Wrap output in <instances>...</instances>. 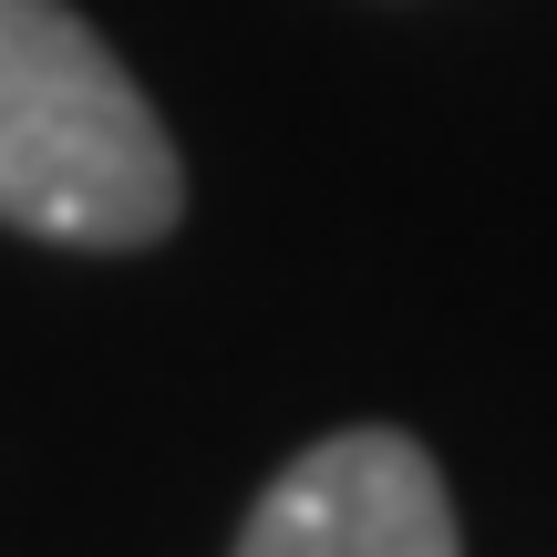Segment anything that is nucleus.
Here are the masks:
<instances>
[{
  "mask_svg": "<svg viewBox=\"0 0 557 557\" xmlns=\"http://www.w3.org/2000/svg\"><path fill=\"white\" fill-rule=\"evenodd\" d=\"M238 557H455V506L413 434H331L248 506Z\"/></svg>",
  "mask_w": 557,
  "mask_h": 557,
  "instance_id": "2",
  "label": "nucleus"
},
{
  "mask_svg": "<svg viewBox=\"0 0 557 557\" xmlns=\"http://www.w3.org/2000/svg\"><path fill=\"white\" fill-rule=\"evenodd\" d=\"M186 207L145 83L62 0H0V227L62 248H145Z\"/></svg>",
  "mask_w": 557,
  "mask_h": 557,
  "instance_id": "1",
  "label": "nucleus"
}]
</instances>
